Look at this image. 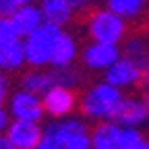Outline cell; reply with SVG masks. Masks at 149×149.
I'll list each match as a JSON object with an SVG mask.
<instances>
[{
    "label": "cell",
    "instance_id": "obj_20",
    "mask_svg": "<svg viewBox=\"0 0 149 149\" xmlns=\"http://www.w3.org/2000/svg\"><path fill=\"white\" fill-rule=\"evenodd\" d=\"M21 40H23V35L19 31L17 23L13 21V17H0V48L17 44Z\"/></svg>",
    "mask_w": 149,
    "mask_h": 149
},
{
    "label": "cell",
    "instance_id": "obj_23",
    "mask_svg": "<svg viewBox=\"0 0 149 149\" xmlns=\"http://www.w3.org/2000/svg\"><path fill=\"white\" fill-rule=\"evenodd\" d=\"M10 114H8V110H6V106H0V133H4L6 130V126L10 124Z\"/></svg>",
    "mask_w": 149,
    "mask_h": 149
},
{
    "label": "cell",
    "instance_id": "obj_14",
    "mask_svg": "<svg viewBox=\"0 0 149 149\" xmlns=\"http://www.w3.org/2000/svg\"><path fill=\"white\" fill-rule=\"evenodd\" d=\"M13 21L17 23L19 31H21V35H29L31 31H35L37 27H40L44 23V15H42V8L37 2H31V4H19L17 10L10 15Z\"/></svg>",
    "mask_w": 149,
    "mask_h": 149
},
{
    "label": "cell",
    "instance_id": "obj_3",
    "mask_svg": "<svg viewBox=\"0 0 149 149\" xmlns=\"http://www.w3.org/2000/svg\"><path fill=\"white\" fill-rule=\"evenodd\" d=\"M85 33L93 42L122 44L128 35V21L106 4L89 6L85 10Z\"/></svg>",
    "mask_w": 149,
    "mask_h": 149
},
{
    "label": "cell",
    "instance_id": "obj_7",
    "mask_svg": "<svg viewBox=\"0 0 149 149\" xmlns=\"http://www.w3.org/2000/svg\"><path fill=\"white\" fill-rule=\"evenodd\" d=\"M42 104L48 118H64L79 110V95L77 89L54 85L42 93Z\"/></svg>",
    "mask_w": 149,
    "mask_h": 149
},
{
    "label": "cell",
    "instance_id": "obj_26",
    "mask_svg": "<svg viewBox=\"0 0 149 149\" xmlns=\"http://www.w3.org/2000/svg\"><path fill=\"white\" fill-rule=\"evenodd\" d=\"M141 97H143V102H145V106L149 108V87H147V89H143V95H141Z\"/></svg>",
    "mask_w": 149,
    "mask_h": 149
},
{
    "label": "cell",
    "instance_id": "obj_16",
    "mask_svg": "<svg viewBox=\"0 0 149 149\" xmlns=\"http://www.w3.org/2000/svg\"><path fill=\"white\" fill-rule=\"evenodd\" d=\"M19 87L23 89H29L33 93H42L48 91L50 87H54V79H52V68L46 66V68H29L27 66V72L21 74L19 79Z\"/></svg>",
    "mask_w": 149,
    "mask_h": 149
},
{
    "label": "cell",
    "instance_id": "obj_21",
    "mask_svg": "<svg viewBox=\"0 0 149 149\" xmlns=\"http://www.w3.org/2000/svg\"><path fill=\"white\" fill-rule=\"evenodd\" d=\"M10 79H8V74L0 70V106H6V100L10 95Z\"/></svg>",
    "mask_w": 149,
    "mask_h": 149
},
{
    "label": "cell",
    "instance_id": "obj_18",
    "mask_svg": "<svg viewBox=\"0 0 149 149\" xmlns=\"http://www.w3.org/2000/svg\"><path fill=\"white\" fill-rule=\"evenodd\" d=\"M147 137L139 126H124L120 124L118 133V149H147Z\"/></svg>",
    "mask_w": 149,
    "mask_h": 149
},
{
    "label": "cell",
    "instance_id": "obj_24",
    "mask_svg": "<svg viewBox=\"0 0 149 149\" xmlns=\"http://www.w3.org/2000/svg\"><path fill=\"white\" fill-rule=\"evenodd\" d=\"M70 2L74 4V8H77L79 13H83V10H87L89 6H93V0H70Z\"/></svg>",
    "mask_w": 149,
    "mask_h": 149
},
{
    "label": "cell",
    "instance_id": "obj_5",
    "mask_svg": "<svg viewBox=\"0 0 149 149\" xmlns=\"http://www.w3.org/2000/svg\"><path fill=\"white\" fill-rule=\"evenodd\" d=\"M6 110H8L10 118H19V120L42 122L46 118L42 95L29 91V89H23V87L10 91V95L6 100Z\"/></svg>",
    "mask_w": 149,
    "mask_h": 149
},
{
    "label": "cell",
    "instance_id": "obj_19",
    "mask_svg": "<svg viewBox=\"0 0 149 149\" xmlns=\"http://www.w3.org/2000/svg\"><path fill=\"white\" fill-rule=\"evenodd\" d=\"M52 68V79H54V85H62V87H70V89H79L81 83H83V72L74 66H64V68Z\"/></svg>",
    "mask_w": 149,
    "mask_h": 149
},
{
    "label": "cell",
    "instance_id": "obj_27",
    "mask_svg": "<svg viewBox=\"0 0 149 149\" xmlns=\"http://www.w3.org/2000/svg\"><path fill=\"white\" fill-rule=\"evenodd\" d=\"M19 4H31V2H40V0H17Z\"/></svg>",
    "mask_w": 149,
    "mask_h": 149
},
{
    "label": "cell",
    "instance_id": "obj_8",
    "mask_svg": "<svg viewBox=\"0 0 149 149\" xmlns=\"http://www.w3.org/2000/svg\"><path fill=\"white\" fill-rule=\"evenodd\" d=\"M42 133H44L42 122L19 120V118H13L4 130L10 149H40Z\"/></svg>",
    "mask_w": 149,
    "mask_h": 149
},
{
    "label": "cell",
    "instance_id": "obj_4",
    "mask_svg": "<svg viewBox=\"0 0 149 149\" xmlns=\"http://www.w3.org/2000/svg\"><path fill=\"white\" fill-rule=\"evenodd\" d=\"M64 27H58L54 23H42L35 31L23 37V50H25V60L29 68H46L50 66L52 52L56 46V40Z\"/></svg>",
    "mask_w": 149,
    "mask_h": 149
},
{
    "label": "cell",
    "instance_id": "obj_6",
    "mask_svg": "<svg viewBox=\"0 0 149 149\" xmlns=\"http://www.w3.org/2000/svg\"><path fill=\"white\" fill-rule=\"evenodd\" d=\"M120 56H122V46L120 44H108V42H93L91 40L87 46L81 48L79 60L91 72H104Z\"/></svg>",
    "mask_w": 149,
    "mask_h": 149
},
{
    "label": "cell",
    "instance_id": "obj_11",
    "mask_svg": "<svg viewBox=\"0 0 149 149\" xmlns=\"http://www.w3.org/2000/svg\"><path fill=\"white\" fill-rule=\"evenodd\" d=\"M114 120L118 124H124V126H147L149 124V108L145 106L143 97H122L116 114H114Z\"/></svg>",
    "mask_w": 149,
    "mask_h": 149
},
{
    "label": "cell",
    "instance_id": "obj_13",
    "mask_svg": "<svg viewBox=\"0 0 149 149\" xmlns=\"http://www.w3.org/2000/svg\"><path fill=\"white\" fill-rule=\"evenodd\" d=\"M120 124L116 120H102L91 126V147L93 149H118Z\"/></svg>",
    "mask_w": 149,
    "mask_h": 149
},
{
    "label": "cell",
    "instance_id": "obj_17",
    "mask_svg": "<svg viewBox=\"0 0 149 149\" xmlns=\"http://www.w3.org/2000/svg\"><path fill=\"white\" fill-rule=\"evenodd\" d=\"M104 4L108 8H112L116 15L124 17L130 23V21H137V19H141L145 15L149 0H104Z\"/></svg>",
    "mask_w": 149,
    "mask_h": 149
},
{
    "label": "cell",
    "instance_id": "obj_12",
    "mask_svg": "<svg viewBox=\"0 0 149 149\" xmlns=\"http://www.w3.org/2000/svg\"><path fill=\"white\" fill-rule=\"evenodd\" d=\"M40 8L44 15V21L46 23H54L58 27H68L74 17H77V8L70 0H40Z\"/></svg>",
    "mask_w": 149,
    "mask_h": 149
},
{
    "label": "cell",
    "instance_id": "obj_10",
    "mask_svg": "<svg viewBox=\"0 0 149 149\" xmlns=\"http://www.w3.org/2000/svg\"><path fill=\"white\" fill-rule=\"evenodd\" d=\"M79 56H81V48H79V42H77V35L70 33L64 27L60 31V35H58V40H56L50 66H54V68L74 66V64L79 62Z\"/></svg>",
    "mask_w": 149,
    "mask_h": 149
},
{
    "label": "cell",
    "instance_id": "obj_9",
    "mask_svg": "<svg viewBox=\"0 0 149 149\" xmlns=\"http://www.w3.org/2000/svg\"><path fill=\"white\" fill-rule=\"evenodd\" d=\"M102 74L108 83L116 85L122 91H126L130 87H139V81H141V72H139L137 62L133 58H128V56H124V54L110 68H106Z\"/></svg>",
    "mask_w": 149,
    "mask_h": 149
},
{
    "label": "cell",
    "instance_id": "obj_15",
    "mask_svg": "<svg viewBox=\"0 0 149 149\" xmlns=\"http://www.w3.org/2000/svg\"><path fill=\"white\" fill-rule=\"evenodd\" d=\"M27 66L25 60V50H23V40L10 44V46H2L0 48V70L6 74H17Z\"/></svg>",
    "mask_w": 149,
    "mask_h": 149
},
{
    "label": "cell",
    "instance_id": "obj_25",
    "mask_svg": "<svg viewBox=\"0 0 149 149\" xmlns=\"http://www.w3.org/2000/svg\"><path fill=\"white\" fill-rule=\"evenodd\" d=\"M0 149H10V143H8L4 133H0Z\"/></svg>",
    "mask_w": 149,
    "mask_h": 149
},
{
    "label": "cell",
    "instance_id": "obj_2",
    "mask_svg": "<svg viewBox=\"0 0 149 149\" xmlns=\"http://www.w3.org/2000/svg\"><path fill=\"white\" fill-rule=\"evenodd\" d=\"M124 97V91L116 85L108 83L106 79L93 83L83 97H79L81 116L89 122H102V120H114V114Z\"/></svg>",
    "mask_w": 149,
    "mask_h": 149
},
{
    "label": "cell",
    "instance_id": "obj_22",
    "mask_svg": "<svg viewBox=\"0 0 149 149\" xmlns=\"http://www.w3.org/2000/svg\"><path fill=\"white\" fill-rule=\"evenodd\" d=\"M19 2L17 0H0V17H10L17 10Z\"/></svg>",
    "mask_w": 149,
    "mask_h": 149
},
{
    "label": "cell",
    "instance_id": "obj_1",
    "mask_svg": "<svg viewBox=\"0 0 149 149\" xmlns=\"http://www.w3.org/2000/svg\"><path fill=\"white\" fill-rule=\"evenodd\" d=\"M91 147V126L87 118L64 116L52 118L44 126L40 149H89Z\"/></svg>",
    "mask_w": 149,
    "mask_h": 149
}]
</instances>
